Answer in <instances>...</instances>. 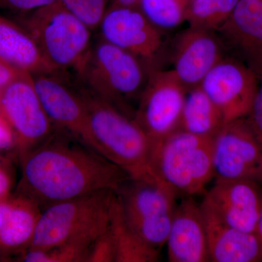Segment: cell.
Here are the masks:
<instances>
[{
  "instance_id": "obj_1",
  "label": "cell",
  "mask_w": 262,
  "mask_h": 262,
  "mask_svg": "<svg viewBox=\"0 0 262 262\" xmlns=\"http://www.w3.org/2000/svg\"><path fill=\"white\" fill-rule=\"evenodd\" d=\"M16 195L46 207L98 191H115L128 174L60 129L21 159Z\"/></svg>"
},
{
  "instance_id": "obj_2",
  "label": "cell",
  "mask_w": 262,
  "mask_h": 262,
  "mask_svg": "<svg viewBox=\"0 0 262 262\" xmlns=\"http://www.w3.org/2000/svg\"><path fill=\"white\" fill-rule=\"evenodd\" d=\"M79 85L134 118L151 69L130 53L98 36L75 70Z\"/></svg>"
},
{
  "instance_id": "obj_3",
  "label": "cell",
  "mask_w": 262,
  "mask_h": 262,
  "mask_svg": "<svg viewBox=\"0 0 262 262\" xmlns=\"http://www.w3.org/2000/svg\"><path fill=\"white\" fill-rule=\"evenodd\" d=\"M76 89L87 108L94 149L131 179L161 182L151 167L154 144L134 119L82 86Z\"/></svg>"
},
{
  "instance_id": "obj_4",
  "label": "cell",
  "mask_w": 262,
  "mask_h": 262,
  "mask_svg": "<svg viewBox=\"0 0 262 262\" xmlns=\"http://www.w3.org/2000/svg\"><path fill=\"white\" fill-rule=\"evenodd\" d=\"M114 194L106 189L46 207L27 250L70 243L92 244L110 226Z\"/></svg>"
},
{
  "instance_id": "obj_5",
  "label": "cell",
  "mask_w": 262,
  "mask_h": 262,
  "mask_svg": "<svg viewBox=\"0 0 262 262\" xmlns=\"http://www.w3.org/2000/svg\"><path fill=\"white\" fill-rule=\"evenodd\" d=\"M212 139L179 130L153 146L151 167L156 177L178 195L204 194L214 179Z\"/></svg>"
},
{
  "instance_id": "obj_6",
  "label": "cell",
  "mask_w": 262,
  "mask_h": 262,
  "mask_svg": "<svg viewBox=\"0 0 262 262\" xmlns=\"http://www.w3.org/2000/svg\"><path fill=\"white\" fill-rule=\"evenodd\" d=\"M16 21L29 33L46 59L59 72L75 70L93 42V31L59 0L19 15Z\"/></svg>"
},
{
  "instance_id": "obj_7",
  "label": "cell",
  "mask_w": 262,
  "mask_h": 262,
  "mask_svg": "<svg viewBox=\"0 0 262 262\" xmlns=\"http://www.w3.org/2000/svg\"><path fill=\"white\" fill-rule=\"evenodd\" d=\"M115 194L129 227L160 251L166 243L178 194L159 181L131 178L122 182Z\"/></svg>"
},
{
  "instance_id": "obj_8",
  "label": "cell",
  "mask_w": 262,
  "mask_h": 262,
  "mask_svg": "<svg viewBox=\"0 0 262 262\" xmlns=\"http://www.w3.org/2000/svg\"><path fill=\"white\" fill-rule=\"evenodd\" d=\"M0 115L13 130L20 159L56 129L43 108L32 76L29 73L0 88Z\"/></svg>"
},
{
  "instance_id": "obj_9",
  "label": "cell",
  "mask_w": 262,
  "mask_h": 262,
  "mask_svg": "<svg viewBox=\"0 0 262 262\" xmlns=\"http://www.w3.org/2000/svg\"><path fill=\"white\" fill-rule=\"evenodd\" d=\"M187 91L172 71L150 72L134 119L153 144L179 130Z\"/></svg>"
},
{
  "instance_id": "obj_10",
  "label": "cell",
  "mask_w": 262,
  "mask_h": 262,
  "mask_svg": "<svg viewBox=\"0 0 262 262\" xmlns=\"http://www.w3.org/2000/svg\"><path fill=\"white\" fill-rule=\"evenodd\" d=\"M215 180L262 184V146L244 118L226 123L212 139Z\"/></svg>"
},
{
  "instance_id": "obj_11",
  "label": "cell",
  "mask_w": 262,
  "mask_h": 262,
  "mask_svg": "<svg viewBox=\"0 0 262 262\" xmlns=\"http://www.w3.org/2000/svg\"><path fill=\"white\" fill-rule=\"evenodd\" d=\"M58 73L32 75L43 108L55 127L95 149L85 103L75 86Z\"/></svg>"
},
{
  "instance_id": "obj_12",
  "label": "cell",
  "mask_w": 262,
  "mask_h": 262,
  "mask_svg": "<svg viewBox=\"0 0 262 262\" xmlns=\"http://www.w3.org/2000/svg\"><path fill=\"white\" fill-rule=\"evenodd\" d=\"M200 87L219 108L226 124L248 116L258 85L256 73L249 67L222 58Z\"/></svg>"
},
{
  "instance_id": "obj_13",
  "label": "cell",
  "mask_w": 262,
  "mask_h": 262,
  "mask_svg": "<svg viewBox=\"0 0 262 262\" xmlns=\"http://www.w3.org/2000/svg\"><path fill=\"white\" fill-rule=\"evenodd\" d=\"M98 29L100 37L155 70L153 66L163 48V36L137 8H108Z\"/></svg>"
},
{
  "instance_id": "obj_14",
  "label": "cell",
  "mask_w": 262,
  "mask_h": 262,
  "mask_svg": "<svg viewBox=\"0 0 262 262\" xmlns=\"http://www.w3.org/2000/svg\"><path fill=\"white\" fill-rule=\"evenodd\" d=\"M261 184L250 180H215L201 203L231 227L256 233L261 211Z\"/></svg>"
},
{
  "instance_id": "obj_15",
  "label": "cell",
  "mask_w": 262,
  "mask_h": 262,
  "mask_svg": "<svg viewBox=\"0 0 262 262\" xmlns=\"http://www.w3.org/2000/svg\"><path fill=\"white\" fill-rule=\"evenodd\" d=\"M165 245L169 261H210L201 203L192 196L177 203Z\"/></svg>"
},
{
  "instance_id": "obj_16",
  "label": "cell",
  "mask_w": 262,
  "mask_h": 262,
  "mask_svg": "<svg viewBox=\"0 0 262 262\" xmlns=\"http://www.w3.org/2000/svg\"><path fill=\"white\" fill-rule=\"evenodd\" d=\"M222 58V47L211 31L190 27L179 38L172 72L189 90L199 86Z\"/></svg>"
},
{
  "instance_id": "obj_17",
  "label": "cell",
  "mask_w": 262,
  "mask_h": 262,
  "mask_svg": "<svg viewBox=\"0 0 262 262\" xmlns=\"http://www.w3.org/2000/svg\"><path fill=\"white\" fill-rule=\"evenodd\" d=\"M216 30L251 70L262 75V0H239Z\"/></svg>"
},
{
  "instance_id": "obj_18",
  "label": "cell",
  "mask_w": 262,
  "mask_h": 262,
  "mask_svg": "<svg viewBox=\"0 0 262 262\" xmlns=\"http://www.w3.org/2000/svg\"><path fill=\"white\" fill-rule=\"evenodd\" d=\"M201 205L210 261H262V246L257 234L231 227L208 207Z\"/></svg>"
},
{
  "instance_id": "obj_19",
  "label": "cell",
  "mask_w": 262,
  "mask_h": 262,
  "mask_svg": "<svg viewBox=\"0 0 262 262\" xmlns=\"http://www.w3.org/2000/svg\"><path fill=\"white\" fill-rule=\"evenodd\" d=\"M0 58L30 74L57 73L29 33L15 20L0 15Z\"/></svg>"
},
{
  "instance_id": "obj_20",
  "label": "cell",
  "mask_w": 262,
  "mask_h": 262,
  "mask_svg": "<svg viewBox=\"0 0 262 262\" xmlns=\"http://www.w3.org/2000/svg\"><path fill=\"white\" fill-rule=\"evenodd\" d=\"M42 209L24 196L13 198L9 215L0 228V253L8 255L28 249Z\"/></svg>"
},
{
  "instance_id": "obj_21",
  "label": "cell",
  "mask_w": 262,
  "mask_h": 262,
  "mask_svg": "<svg viewBox=\"0 0 262 262\" xmlns=\"http://www.w3.org/2000/svg\"><path fill=\"white\" fill-rule=\"evenodd\" d=\"M225 125L220 110L200 85L187 90L179 130L213 139Z\"/></svg>"
},
{
  "instance_id": "obj_22",
  "label": "cell",
  "mask_w": 262,
  "mask_h": 262,
  "mask_svg": "<svg viewBox=\"0 0 262 262\" xmlns=\"http://www.w3.org/2000/svg\"><path fill=\"white\" fill-rule=\"evenodd\" d=\"M110 229L116 251L115 262L158 261L160 251L144 243L129 227L122 215L115 194L112 203Z\"/></svg>"
},
{
  "instance_id": "obj_23",
  "label": "cell",
  "mask_w": 262,
  "mask_h": 262,
  "mask_svg": "<svg viewBox=\"0 0 262 262\" xmlns=\"http://www.w3.org/2000/svg\"><path fill=\"white\" fill-rule=\"evenodd\" d=\"M238 2L239 0H190L187 20L190 27L216 30L229 18Z\"/></svg>"
},
{
  "instance_id": "obj_24",
  "label": "cell",
  "mask_w": 262,
  "mask_h": 262,
  "mask_svg": "<svg viewBox=\"0 0 262 262\" xmlns=\"http://www.w3.org/2000/svg\"><path fill=\"white\" fill-rule=\"evenodd\" d=\"M190 0H139L137 8L159 29L176 28L187 20Z\"/></svg>"
},
{
  "instance_id": "obj_25",
  "label": "cell",
  "mask_w": 262,
  "mask_h": 262,
  "mask_svg": "<svg viewBox=\"0 0 262 262\" xmlns=\"http://www.w3.org/2000/svg\"><path fill=\"white\" fill-rule=\"evenodd\" d=\"M91 245L70 243L47 248L24 251L20 261L25 262H85Z\"/></svg>"
},
{
  "instance_id": "obj_26",
  "label": "cell",
  "mask_w": 262,
  "mask_h": 262,
  "mask_svg": "<svg viewBox=\"0 0 262 262\" xmlns=\"http://www.w3.org/2000/svg\"><path fill=\"white\" fill-rule=\"evenodd\" d=\"M91 30H97L108 8L110 0H59Z\"/></svg>"
},
{
  "instance_id": "obj_27",
  "label": "cell",
  "mask_w": 262,
  "mask_h": 262,
  "mask_svg": "<svg viewBox=\"0 0 262 262\" xmlns=\"http://www.w3.org/2000/svg\"><path fill=\"white\" fill-rule=\"evenodd\" d=\"M116 251L110 226L89 247L85 262H115Z\"/></svg>"
},
{
  "instance_id": "obj_28",
  "label": "cell",
  "mask_w": 262,
  "mask_h": 262,
  "mask_svg": "<svg viewBox=\"0 0 262 262\" xmlns=\"http://www.w3.org/2000/svg\"><path fill=\"white\" fill-rule=\"evenodd\" d=\"M57 1L58 0H0V9L24 15Z\"/></svg>"
},
{
  "instance_id": "obj_29",
  "label": "cell",
  "mask_w": 262,
  "mask_h": 262,
  "mask_svg": "<svg viewBox=\"0 0 262 262\" xmlns=\"http://www.w3.org/2000/svg\"><path fill=\"white\" fill-rule=\"evenodd\" d=\"M246 120L262 146V83L258 85Z\"/></svg>"
},
{
  "instance_id": "obj_30",
  "label": "cell",
  "mask_w": 262,
  "mask_h": 262,
  "mask_svg": "<svg viewBox=\"0 0 262 262\" xmlns=\"http://www.w3.org/2000/svg\"><path fill=\"white\" fill-rule=\"evenodd\" d=\"M26 72L19 71L0 58V88L4 87Z\"/></svg>"
},
{
  "instance_id": "obj_31",
  "label": "cell",
  "mask_w": 262,
  "mask_h": 262,
  "mask_svg": "<svg viewBox=\"0 0 262 262\" xmlns=\"http://www.w3.org/2000/svg\"><path fill=\"white\" fill-rule=\"evenodd\" d=\"M14 144L13 130L4 117L0 115V149H8Z\"/></svg>"
},
{
  "instance_id": "obj_32",
  "label": "cell",
  "mask_w": 262,
  "mask_h": 262,
  "mask_svg": "<svg viewBox=\"0 0 262 262\" xmlns=\"http://www.w3.org/2000/svg\"><path fill=\"white\" fill-rule=\"evenodd\" d=\"M10 179L8 173L0 165V200L5 199L9 195Z\"/></svg>"
},
{
  "instance_id": "obj_33",
  "label": "cell",
  "mask_w": 262,
  "mask_h": 262,
  "mask_svg": "<svg viewBox=\"0 0 262 262\" xmlns=\"http://www.w3.org/2000/svg\"><path fill=\"white\" fill-rule=\"evenodd\" d=\"M139 3V0H110L108 8H113V7L137 8Z\"/></svg>"
},
{
  "instance_id": "obj_34",
  "label": "cell",
  "mask_w": 262,
  "mask_h": 262,
  "mask_svg": "<svg viewBox=\"0 0 262 262\" xmlns=\"http://www.w3.org/2000/svg\"><path fill=\"white\" fill-rule=\"evenodd\" d=\"M256 234H257L258 239H259L262 246V198L261 211H260L259 217H258L257 225H256Z\"/></svg>"
}]
</instances>
